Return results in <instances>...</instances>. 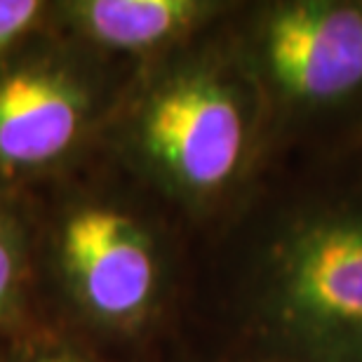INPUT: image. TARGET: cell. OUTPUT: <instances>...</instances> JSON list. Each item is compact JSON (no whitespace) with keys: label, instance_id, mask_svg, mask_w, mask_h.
I'll list each match as a JSON object with an SVG mask.
<instances>
[{"label":"cell","instance_id":"obj_6","mask_svg":"<svg viewBox=\"0 0 362 362\" xmlns=\"http://www.w3.org/2000/svg\"><path fill=\"white\" fill-rule=\"evenodd\" d=\"M226 3L214 0H66L49 3L45 24L106 59H158L207 33Z\"/></svg>","mask_w":362,"mask_h":362},{"label":"cell","instance_id":"obj_10","mask_svg":"<svg viewBox=\"0 0 362 362\" xmlns=\"http://www.w3.org/2000/svg\"><path fill=\"white\" fill-rule=\"evenodd\" d=\"M7 341H10V339L0 337V362H5V349H7Z\"/></svg>","mask_w":362,"mask_h":362},{"label":"cell","instance_id":"obj_3","mask_svg":"<svg viewBox=\"0 0 362 362\" xmlns=\"http://www.w3.org/2000/svg\"><path fill=\"white\" fill-rule=\"evenodd\" d=\"M108 66L47 24L0 57V191L64 175L104 136L122 90Z\"/></svg>","mask_w":362,"mask_h":362},{"label":"cell","instance_id":"obj_1","mask_svg":"<svg viewBox=\"0 0 362 362\" xmlns=\"http://www.w3.org/2000/svg\"><path fill=\"white\" fill-rule=\"evenodd\" d=\"M269 120L233 35L202 33L139 64L101 139L170 202L209 212L250 179Z\"/></svg>","mask_w":362,"mask_h":362},{"label":"cell","instance_id":"obj_4","mask_svg":"<svg viewBox=\"0 0 362 362\" xmlns=\"http://www.w3.org/2000/svg\"><path fill=\"white\" fill-rule=\"evenodd\" d=\"M38 255L69 310L92 329L132 334L160 308V240L151 223L115 195H66L42 230Z\"/></svg>","mask_w":362,"mask_h":362},{"label":"cell","instance_id":"obj_5","mask_svg":"<svg viewBox=\"0 0 362 362\" xmlns=\"http://www.w3.org/2000/svg\"><path fill=\"white\" fill-rule=\"evenodd\" d=\"M269 115H313L362 101V0L259 5L233 35Z\"/></svg>","mask_w":362,"mask_h":362},{"label":"cell","instance_id":"obj_7","mask_svg":"<svg viewBox=\"0 0 362 362\" xmlns=\"http://www.w3.org/2000/svg\"><path fill=\"white\" fill-rule=\"evenodd\" d=\"M38 278V240L19 195L0 191V337L31 329V301Z\"/></svg>","mask_w":362,"mask_h":362},{"label":"cell","instance_id":"obj_9","mask_svg":"<svg viewBox=\"0 0 362 362\" xmlns=\"http://www.w3.org/2000/svg\"><path fill=\"white\" fill-rule=\"evenodd\" d=\"M47 10L40 0H0V57L45 26Z\"/></svg>","mask_w":362,"mask_h":362},{"label":"cell","instance_id":"obj_2","mask_svg":"<svg viewBox=\"0 0 362 362\" xmlns=\"http://www.w3.org/2000/svg\"><path fill=\"white\" fill-rule=\"evenodd\" d=\"M255 301L275 362H362V202H315L280 223Z\"/></svg>","mask_w":362,"mask_h":362},{"label":"cell","instance_id":"obj_8","mask_svg":"<svg viewBox=\"0 0 362 362\" xmlns=\"http://www.w3.org/2000/svg\"><path fill=\"white\" fill-rule=\"evenodd\" d=\"M5 362H99L74 337L52 329L31 327L12 337L5 349Z\"/></svg>","mask_w":362,"mask_h":362}]
</instances>
